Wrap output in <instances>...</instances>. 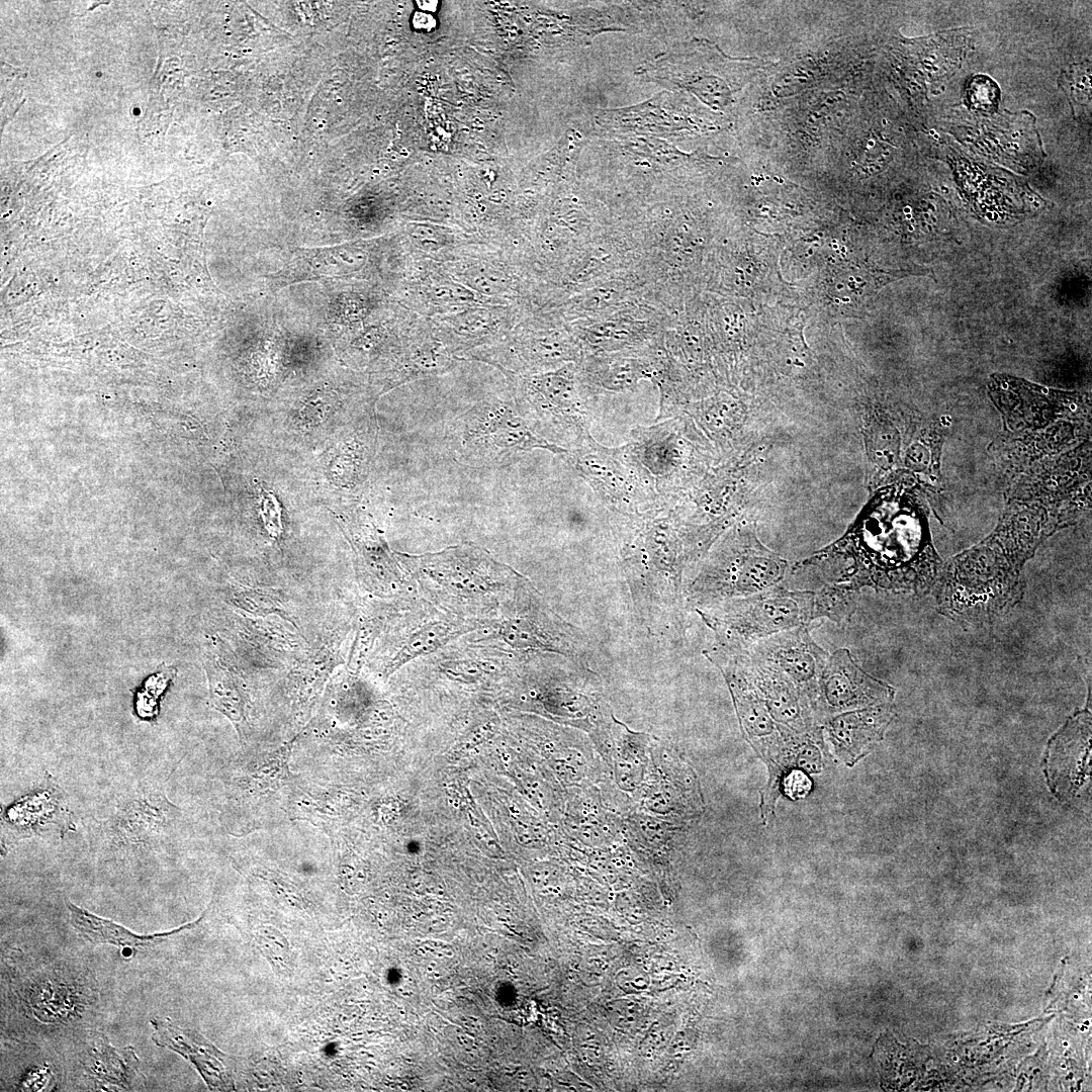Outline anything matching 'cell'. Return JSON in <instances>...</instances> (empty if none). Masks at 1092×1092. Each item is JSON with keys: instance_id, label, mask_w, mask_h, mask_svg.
Returning a JSON list of instances; mask_svg holds the SVG:
<instances>
[{"instance_id": "cell-14", "label": "cell", "mask_w": 1092, "mask_h": 1092, "mask_svg": "<svg viewBox=\"0 0 1092 1092\" xmlns=\"http://www.w3.org/2000/svg\"><path fill=\"white\" fill-rule=\"evenodd\" d=\"M3 842L9 844L56 825L64 832L72 827L60 791L49 787L30 794L11 805L2 816Z\"/></svg>"}, {"instance_id": "cell-18", "label": "cell", "mask_w": 1092, "mask_h": 1092, "mask_svg": "<svg viewBox=\"0 0 1092 1092\" xmlns=\"http://www.w3.org/2000/svg\"><path fill=\"white\" fill-rule=\"evenodd\" d=\"M414 26L420 30L428 31L436 26V20L427 12H418L413 18Z\"/></svg>"}, {"instance_id": "cell-13", "label": "cell", "mask_w": 1092, "mask_h": 1092, "mask_svg": "<svg viewBox=\"0 0 1092 1092\" xmlns=\"http://www.w3.org/2000/svg\"><path fill=\"white\" fill-rule=\"evenodd\" d=\"M153 1041L170 1049L193 1064L211 1090H231L233 1078L224 1061V1055L213 1044L191 1029L180 1028L168 1019H153Z\"/></svg>"}, {"instance_id": "cell-1", "label": "cell", "mask_w": 1092, "mask_h": 1092, "mask_svg": "<svg viewBox=\"0 0 1092 1092\" xmlns=\"http://www.w3.org/2000/svg\"><path fill=\"white\" fill-rule=\"evenodd\" d=\"M855 608L853 592L836 585L818 590L778 585L696 612L715 633L718 647L736 651L774 634L811 626L817 619L845 623Z\"/></svg>"}, {"instance_id": "cell-19", "label": "cell", "mask_w": 1092, "mask_h": 1092, "mask_svg": "<svg viewBox=\"0 0 1092 1092\" xmlns=\"http://www.w3.org/2000/svg\"><path fill=\"white\" fill-rule=\"evenodd\" d=\"M418 7L425 12H434L438 7V1H418Z\"/></svg>"}, {"instance_id": "cell-9", "label": "cell", "mask_w": 1092, "mask_h": 1092, "mask_svg": "<svg viewBox=\"0 0 1092 1092\" xmlns=\"http://www.w3.org/2000/svg\"><path fill=\"white\" fill-rule=\"evenodd\" d=\"M810 629L811 626H805L786 630L762 638L744 650L781 670L812 705L829 654L813 640Z\"/></svg>"}, {"instance_id": "cell-7", "label": "cell", "mask_w": 1092, "mask_h": 1092, "mask_svg": "<svg viewBox=\"0 0 1092 1092\" xmlns=\"http://www.w3.org/2000/svg\"><path fill=\"white\" fill-rule=\"evenodd\" d=\"M517 304H483L430 318L436 339L458 361L469 352L494 345L526 316Z\"/></svg>"}, {"instance_id": "cell-3", "label": "cell", "mask_w": 1092, "mask_h": 1092, "mask_svg": "<svg viewBox=\"0 0 1092 1092\" xmlns=\"http://www.w3.org/2000/svg\"><path fill=\"white\" fill-rule=\"evenodd\" d=\"M786 569L784 560L745 537L741 547L724 553L693 579L684 593L685 605L698 611L761 593L778 586Z\"/></svg>"}, {"instance_id": "cell-2", "label": "cell", "mask_w": 1092, "mask_h": 1092, "mask_svg": "<svg viewBox=\"0 0 1092 1092\" xmlns=\"http://www.w3.org/2000/svg\"><path fill=\"white\" fill-rule=\"evenodd\" d=\"M453 455L475 467L500 465L520 450L546 447L534 438L512 404L500 397L484 398L458 416L447 434Z\"/></svg>"}, {"instance_id": "cell-5", "label": "cell", "mask_w": 1092, "mask_h": 1092, "mask_svg": "<svg viewBox=\"0 0 1092 1092\" xmlns=\"http://www.w3.org/2000/svg\"><path fill=\"white\" fill-rule=\"evenodd\" d=\"M705 656L720 669L727 682L744 736L768 763L769 770L777 768L785 749L784 727L771 718L733 652L716 646L705 651Z\"/></svg>"}, {"instance_id": "cell-15", "label": "cell", "mask_w": 1092, "mask_h": 1092, "mask_svg": "<svg viewBox=\"0 0 1092 1092\" xmlns=\"http://www.w3.org/2000/svg\"><path fill=\"white\" fill-rule=\"evenodd\" d=\"M67 907L70 911L71 923L89 940L96 943H109L129 949L155 944L189 926L184 925L178 929L161 933L139 934L122 925L99 917L70 902H67Z\"/></svg>"}, {"instance_id": "cell-16", "label": "cell", "mask_w": 1092, "mask_h": 1092, "mask_svg": "<svg viewBox=\"0 0 1092 1092\" xmlns=\"http://www.w3.org/2000/svg\"><path fill=\"white\" fill-rule=\"evenodd\" d=\"M175 673V668H166L147 679L135 700V711L141 718L149 719L157 715L160 697Z\"/></svg>"}, {"instance_id": "cell-17", "label": "cell", "mask_w": 1092, "mask_h": 1092, "mask_svg": "<svg viewBox=\"0 0 1092 1092\" xmlns=\"http://www.w3.org/2000/svg\"><path fill=\"white\" fill-rule=\"evenodd\" d=\"M812 788V782L799 769L784 774L779 782V792L783 790L792 799L805 797Z\"/></svg>"}, {"instance_id": "cell-10", "label": "cell", "mask_w": 1092, "mask_h": 1092, "mask_svg": "<svg viewBox=\"0 0 1092 1092\" xmlns=\"http://www.w3.org/2000/svg\"><path fill=\"white\" fill-rule=\"evenodd\" d=\"M727 651L738 657L768 713L779 725L800 733L818 728L809 700L781 670L747 650Z\"/></svg>"}, {"instance_id": "cell-8", "label": "cell", "mask_w": 1092, "mask_h": 1092, "mask_svg": "<svg viewBox=\"0 0 1092 1092\" xmlns=\"http://www.w3.org/2000/svg\"><path fill=\"white\" fill-rule=\"evenodd\" d=\"M412 257L402 283L403 300L412 311L432 318L473 306L495 304L456 280L443 263Z\"/></svg>"}, {"instance_id": "cell-6", "label": "cell", "mask_w": 1092, "mask_h": 1092, "mask_svg": "<svg viewBox=\"0 0 1092 1092\" xmlns=\"http://www.w3.org/2000/svg\"><path fill=\"white\" fill-rule=\"evenodd\" d=\"M894 689L860 668L846 648L829 655L812 702L815 719L841 712L888 704Z\"/></svg>"}, {"instance_id": "cell-4", "label": "cell", "mask_w": 1092, "mask_h": 1092, "mask_svg": "<svg viewBox=\"0 0 1092 1092\" xmlns=\"http://www.w3.org/2000/svg\"><path fill=\"white\" fill-rule=\"evenodd\" d=\"M574 336L566 324L542 313L524 317L498 343L467 353L462 361L489 364L507 376H517L537 365L566 359Z\"/></svg>"}, {"instance_id": "cell-12", "label": "cell", "mask_w": 1092, "mask_h": 1092, "mask_svg": "<svg viewBox=\"0 0 1092 1092\" xmlns=\"http://www.w3.org/2000/svg\"><path fill=\"white\" fill-rule=\"evenodd\" d=\"M893 717L889 703L876 705L829 716L823 730L834 753L851 766L883 738Z\"/></svg>"}, {"instance_id": "cell-11", "label": "cell", "mask_w": 1092, "mask_h": 1092, "mask_svg": "<svg viewBox=\"0 0 1092 1092\" xmlns=\"http://www.w3.org/2000/svg\"><path fill=\"white\" fill-rule=\"evenodd\" d=\"M673 91L658 95L634 106L606 109L596 116V123L616 139L625 136L670 138L689 129V117Z\"/></svg>"}]
</instances>
